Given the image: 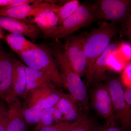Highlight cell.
<instances>
[{
  "mask_svg": "<svg viewBox=\"0 0 131 131\" xmlns=\"http://www.w3.org/2000/svg\"><path fill=\"white\" fill-rule=\"evenodd\" d=\"M121 31L118 23L103 22L85 36V52L87 58L85 86L87 89L91 84L92 74L96 61L107 49L113 38Z\"/></svg>",
  "mask_w": 131,
  "mask_h": 131,
  "instance_id": "obj_1",
  "label": "cell"
},
{
  "mask_svg": "<svg viewBox=\"0 0 131 131\" xmlns=\"http://www.w3.org/2000/svg\"><path fill=\"white\" fill-rule=\"evenodd\" d=\"M58 67L59 73L70 95L85 113L89 110L87 89L81 78L73 71L69 63L63 47L56 46L50 49Z\"/></svg>",
  "mask_w": 131,
  "mask_h": 131,
  "instance_id": "obj_2",
  "label": "cell"
},
{
  "mask_svg": "<svg viewBox=\"0 0 131 131\" xmlns=\"http://www.w3.org/2000/svg\"><path fill=\"white\" fill-rule=\"evenodd\" d=\"M18 56L26 66L46 73L56 86L66 89L56 62L50 49L36 44L32 49Z\"/></svg>",
  "mask_w": 131,
  "mask_h": 131,
  "instance_id": "obj_3",
  "label": "cell"
},
{
  "mask_svg": "<svg viewBox=\"0 0 131 131\" xmlns=\"http://www.w3.org/2000/svg\"><path fill=\"white\" fill-rule=\"evenodd\" d=\"M98 19L93 5L82 4L72 15L59 24L52 32L44 37L57 40L89 26Z\"/></svg>",
  "mask_w": 131,
  "mask_h": 131,
  "instance_id": "obj_4",
  "label": "cell"
},
{
  "mask_svg": "<svg viewBox=\"0 0 131 131\" xmlns=\"http://www.w3.org/2000/svg\"><path fill=\"white\" fill-rule=\"evenodd\" d=\"M106 81L112 101L114 119L121 124L123 130L128 131L131 125V107L125 100L120 79L117 77L108 76Z\"/></svg>",
  "mask_w": 131,
  "mask_h": 131,
  "instance_id": "obj_5",
  "label": "cell"
},
{
  "mask_svg": "<svg viewBox=\"0 0 131 131\" xmlns=\"http://www.w3.org/2000/svg\"><path fill=\"white\" fill-rule=\"evenodd\" d=\"M131 3L130 0H98L93 6L98 19L118 23L130 16Z\"/></svg>",
  "mask_w": 131,
  "mask_h": 131,
  "instance_id": "obj_6",
  "label": "cell"
},
{
  "mask_svg": "<svg viewBox=\"0 0 131 131\" xmlns=\"http://www.w3.org/2000/svg\"><path fill=\"white\" fill-rule=\"evenodd\" d=\"M85 36H72L63 46L71 68L80 77L86 74L87 58L85 52Z\"/></svg>",
  "mask_w": 131,
  "mask_h": 131,
  "instance_id": "obj_7",
  "label": "cell"
},
{
  "mask_svg": "<svg viewBox=\"0 0 131 131\" xmlns=\"http://www.w3.org/2000/svg\"><path fill=\"white\" fill-rule=\"evenodd\" d=\"M63 93L53 83H47L30 91L24 103L28 107L37 106L45 110L55 106Z\"/></svg>",
  "mask_w": 131,
  "mask_h": 131,
  "instance_id": "obj_8",
  "label": "cell"
},
{
  "mask_svg": "<svg viewBox=\"0 0 131 131\" xmlns=\"http://www.w3.org/2000/svg\"><path fill=\"white\" fill-rule=\"evenodd\" d=\"M13 58L0 46V99L7 106L18 98L14 92L12 83Z\"/></svg>",
  "mask_w": 131,
  "mask_h": 131,
  "instance_id": "obj_9",
  "label": "cell"
},
{
  "mask_svg": "<svg viewBox=\"0 0 131 131\" xmlns=\"http://www.w3.org/2000/svg\"><path fill=\"white\" fill-rule=\"evenodd\" d=\"M90 101L97 114L106 122L115 121L112 97L106 84L102 83L95 84L90 93Z\"/></svg>",
  "mask_w": 131,
  "mask_h": 131,
  "instance_id": "obj_10",
  "label": "cell"
},
{
  "mask_svg": "<svg viewBox=\"0 0 131 131\" xmlns=\"http://www.w3.org/2000/svg\"><path fill=\"white\" fill-rule=\"evenodd\" d=\"M60 6L52 2L42 1L34 4L1 8L0 9V16L11 17L27 21L28 18H32V19L36 15L44 9H52L56 14Z\"/></svg>",
  "mask_w": 131,
  "mask_h": 131,
  "instance_id": "obj_11",
  "label": "cell"
},
{
  "mask_svg": "<svg viewBox=\"0 0 131 131\" xmlns=\"http://www.w3.org/2000/svg\"><path fill=\"white\" fill-rule=\"evenodd\" d=\"M0 27L11 33L20 34L33 39H37L41 32L32 22L6 16H0Z\"/></svg>",
  "mask_w": 131,
  "mask_h": 131,
  "instance_id": "obj_12",
  "label": "cell"
},
{
  "mask_svg": "<svg viewBox=\"0 0 131 131\" xmlns=\"http://www.w3.org/2000/svg\"><path fill=\"white\" fill-rule=\"evenodd\" d=\"M54 107L62 114L63 122H76L84 114L76 101L68 94L63 93L61 99Z\"/></svg>",
  "mask_w": 131,
  "mask_h": 131,
  "instance_id": "obj_13",
  "label": "cell"
},
{
  "mask_svg": "<svg viewBox=\"0 0 131 131\" xmlns=\"http://www.w3.org/2000/svg\"><path fill=\"white\" fill-rule=\"evenodd\" d=\"M26 66L16 59L13 58L12 83L14 92L17 98L25 100L26 98L27 82Z\"/></svg>",
  "mask_w": 131,
  "mask_h": 131,
  "instance_id": "obj_14",
  "label": "cell"
},
{
  "mask_svg": "<svg viewBox=\"0 0 131 131\" xmlns=\"http://www.w3.org/2000/svg\"><path fill=\"white\" fill-rule=\"evenodd\" d=\"M118 46L116 43H111L105 51L97 59L94 66L91 83H100L106 80L109 76L107 73L108 70V60L111 55L117 52Z\"/></svg>",
  "mask_w": 131,
  "mask_h": 131,
  "instance_id": "obj_15",
  "label": "cell"
},
{
  "mask_svg": "<svg viewBox=\"0 0 131 131\" xmlns=\"http://www.w3.org/2000/svg\"><path fill=\"white\" fill-rule=\"evenodd\" d=\"M8 107V121L6 131H27L23 115V102L18 99Z\"/></svg>",
  "mask_w": 131,
  "mask_h": 131,
  "instance_id": "obj_16",
  "label": "cell"
},
{
  "mask_svg": "<svg viewBox=\"0 0 131 131\" xmlns=\"http://www.w3.org/2000/svg\"><path fill=\"white\" fill-rule=\"evenodd\" d=\"M32 21L43 32L44 36L52 32L59 25L56 14L54 10L50 9L39 12L33 17Z\"/></svg>",
  "mask_w": 131,
  "mask_h": 131,
  "instance_id": "obj_17",
  "label": "cell"
},
{
  "mask_svg": "<svg viewBox=\"0 0 131 131\" xmlns=\"http://www.w3.org/2000/svg\"><path fill=\"white\" fill-rule=\"evenodd\" d=\"M26 69L27 86L25 99L27 95L30 91L37 88L45 83H52L51 78L46 73L26 66Z\"/></svg>",
  "mask_w": 131,
  "mask_h": 131,
  "instance_id": "obj_18",
  "label": "cell"
},
{
  "mask_svg": "<svg viewBox=\"0 0 131 131\" xmlns=\"http://www.w3.org/2000/svg\"><path fill=\"white\" fill-rule=\"evenodd\" d=\"M5 39L10 48L18 56L32 49L36 45L27 39L23 35L17 34H8Z\"/></svg>",
  "mask_w": 131,
  "mask_h": 131,
  "instance_id": "obj_19",
  "label": "cell"
},
{
  "mask_svg": "<svg viewBox=\"0 0 131 131\" xmlns=\"http://www.w3.org/2000/svg\"><path fill=\"white\" fill-rule=\"evenodd\" d=\"M62 116L59 110L55 107L45 109L40 121L37 124L34 131L41 128L62 122Z\"/></svg>",
  "mask_w": 131,
  "mask_h": 131,
  "instance_id": "obj_20",
  "label": "cell"
},
{
  "mask_svg": "<svg viewBox=\"0 0 131 131\" xmlns=\"http://www.w3.org/2000/svg\"><path fill=\"white\" fill-rule=\"evenodd\" d=\"M24 106L23 115L27 126L37 124L41 118L43 109L37 106L28 107L25 106L24 103Z\"/></svg>",
  "mask_w": 131,
  "mask_h": 131,
  "instance_id": "obj_21",
  "label": "cell"
},
{
  "mask_svg": "<svg viewBox=\"0 0 131 131\" xmlns=\"http://www.w3.org/2000/svg\"><path fill=\"white\" fill-rule=\"evenodd\" d=\"M78 0L68 1L59 8L56 13L59 24L69 17L78 9L81 5Z\"/></svg>",
  "mask_w": 131,
  "mask_h": 131,
  "instance_id": "obj_22",
  "label": "cell"
},
{
  "mask_svg": "<svg viewBox=\"0 0 131 131\" xmlns=\"http://www.w3.org/2000/svg\"><path fill=\"white\" fill-rule=\"evenodd\" d=\"M98 125L93 119L84 114L78 124L70 131H95Z\"/></svg>",
  "mask_w": 131,
  "mask_h": 131,
  "instance_id": "obj_23",
  "label": "cell"
},
{
  "mask_svg": "<svg viewBox=\"0 0 131 131\" xmlns=\"http://www.w3.org/2000/svg\"><path fill=\"white\" fill-rule=\"evenodd\" d=\"M81 118L75 122L73 123L64 122H59L52 125L43 127L38 131H70L78 124Z\"/></svg>",
  "mask_w": 131,
  "mask_h": 131,
  "instance_id": "obj_24",
  "label": "cell"
},
{
  "mask_svg": "<svg viewBox=\"0 0 131 131\" xmlns=\"http://www.w3.org/2000/svg\"><path fill=\"white\" fill-rule=\"evenodd\" d=\"M116 52L109 57L108 60V70L119 72L124 70L127 64L117 56Z\"/></svg>",
  "mask_w": 131,
  "mask_h": 131,
  "instance_id": "obj_25",
  "label": "cell"
},
{
  "mask_svg": "<svg viewBox=\"0 0 131 131\" xmlns=\"http://www.w3.org/2000/svg\"><path fill=\"white\" fill-rule=\"evenodd\" d=\"M116 55L125 62L130 61L131 58V45L129 43L123 42L118 46Z\"/></svg>",
  "mask_w": 131,
  "mask_h": 131,
  "instance_id": "obj_26",
  "label": "cell"
},
{
  "mask_svg": "<svg viewBox=\"0 0 131 131\" xmlns=\"http://www.w3.org/2000/svg\"><path fill=\"white\" fill-rule=\"evenodd\" d=\"M8 107L4 101L0 100V131H6L8 123Z\"/></svg>",
  "mask_w": 131,
  "mask_h": 131,
  "instance_id": "obj_27",
  "label": "cell"
},
{
  "mask_svg": "<svg viewBox=\"0 0 131 131\" xmlns=\"http://www.w3.org/2000/svg\"><path fill=\"white\" fill-rule=\"evenodd\" d=\"M122 86L127 88H131V64H127L123 70L120 79Z\"/></svg>",
  "mask_w": 131,
  "mask_h": 131,
  "instance_id": "obj_28",
  "label": "cell"
},
{
  "mask_svg": "<svg viewBox=\"0 0 131 131\" xmlns=\"http://www.w3.org/2000/svg\"><path fill=\"white\" fill-rule=\"evenodd\" d=\"M95 131H124L118 126L115 121L106 122L103 125L97 126Z\"/></svg>",
  "mask_w": 131,
  "mask_h": 131,
  "instance_id": "obj_29",
  "label": "cell"
},
{
  "mask_svg": "<svg viewBox=\"0 0 131 131\" xmlns=\"http://www.w3.org/2000/svg\"><path fill=\"white\" fill-rule=\"evenodd\" d=\"M124 21L125 22V26L121 30L120 33H123L128 36H131V16H128Z\"/></svg>",
  "mask_w": 131,
  "mask_h": 131,
  "instance_id": "obj_30",
  "label": "cell"
},
{
  "mask_svg": "<svg viewBox=\"0 0 131 131\" xmlns=\"http://www.w3.org/2000/svg\"><path fill=\"white\" fill-rule=\"evenodd\" d=\"M124 97L127 104L131 107V88H127L124 90Z\"/></svg>",
  "mask_w": 131,
  "mask_h": 131,
  "instance_id": "obj_31",
  "label": "cell"
},
{
  "mask_svg": "<svg viewBox=\"0 0 131 131\" xmlns=\"http://www.w3.org/2000/svg\"><path fill=\"white\" fill-rule=\"evenodd\" d=\"M4 38V32L2 28L0 27V40L3 39Z\"/></svg>",
  "mask_w": 131,
  "mask_h": 131,
  "instance_id": "obj_32",
  "label": "cell"
}]
</instances>
